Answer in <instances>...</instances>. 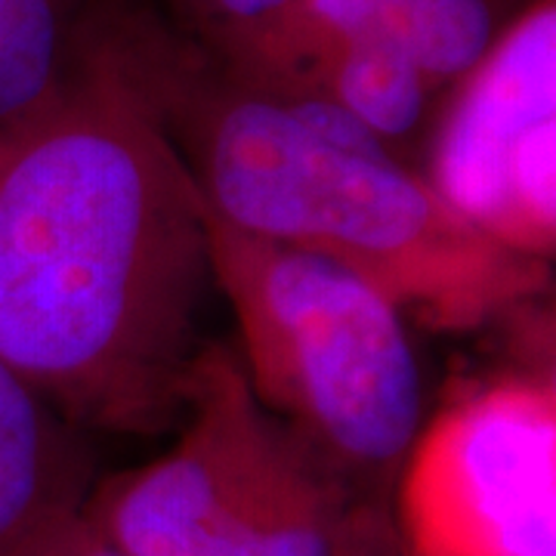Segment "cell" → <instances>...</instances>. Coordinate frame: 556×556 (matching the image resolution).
Segmentation results:
<instances>
[{
    "label": "cell",
    "mask_w": 556,
    "mask_h": 556,
    "mask_svg": "<svg viewBox=\"0 0 556 556\" xmlns=\"http://www.w3.org/2000/svg\"><path fill=\"white\" fill-rule=\"evenodd\" d=\"M399 3L402 0H291L251 31L207 50L251 78L309 90L338 50L393 20Z\"/></svg>",
    "instance_id": "obj_9"
},
{
    "label": "cell",
    "mask_w": 556,
    "mask_h": 556,
    "mask_svg": "<svg viewBox=\"0 0 556 556\" xmlns=\"http://www.w3.org/2000/svg\"><path fill=\"white\" fill-rule=\"evenodd\" d=\"M87 0H0V130L50 97L75 56Z\"/></svg>",
    "instance_id": "obj_10"
},
{
    "label": "cell",
    "mask_w": 556,
    "mask_h": 556,
    "mask_svg": "<svg viewBox=\"0 0 556 556\" xmlns=\"http://www.w3.org/2000/svg\"><path fill=\"white\" fill-rule=\"evenodd\" d=\"M399 541H402V535H399V532L396 535H390L371 556H412L408 551H405V547H402V544H399Z\"/></svg>",
    "instance_id": "obj_14"
},
{
    "label": "cell",
    "mask_w": 556,
    "mask_h": 556,
    "mask_svg": "<svg viewBox=\"0 0 556 556\" xmlns=\"http://www.w3.org/2000/svg\"><path fill=\"white\" fill-rule=\"evenodd\" d=\"M396 514L412 556H556L554 375H501L424 420Z\"/></svg>",
    "instance_id": "obj_5"
},
{
    "label": "cell",
    "mask_w": 556,
    "mask_h": 556,
    "mask_svg": "<svg viewBox=\"0 0 556 556\" xmlns=\"http://www.w3.org/2000/svg\"><path fill=\"white\" fill-rule=\"evenodd\" d=\"M211 288V207L87 16L50 97L0 130V362L84 433H167Z\"/></svg>",
    "instance_id": "obj_1"
},
{
    "label": "cell",
    "mask_w": 556,
    "mask_h": 556,
    "mask_svg": "<svg viewBox=\"0 0 556 556\" xmlns=\"http://www.w3.org/2000/svg\"><path fill=\"white\" fill-rule=\"evenodd\" d=\"M182 22V35L204 47H219L269 20L291 0H170Z\"/></svg>",
    "instance_id": "obj_12"
},
{
    "label": "cell",
    "mask_w": 556,
    "mask_h": 556,
    "mask_svg": "<svg viewBox=\"0 0 556 556\" xmlns=\"http://www.w3.org/2000/svg\"><path fill=\"white\" fill-rule=\"evenodd\" d=\"M309 90L334 102L405 161H412L415 146L433 127L439 109L393 22L350 40L318 72Z\"/></svg>",
    "instance_id": "obj_8"
},
{
    "label": "cell",
    "mask_w": 556,
    "mask_h": 556,
    "mask_svg": "<svg viewBox=\"0 0 556 556\" xmlns=\"http://www.w3.org/2000/svg\"><path fill=\"white\" fill-rule=\"evenodd\" d=\"M424 177L457 217L519 257L556 251V0H529L452 87Z\"/></svg>",
    "instance_id": "obj_6"
},
{
    "label": "cell",
    "mask_w": 556,
    "mask_h": 556,
    "mask_svg": "<svg viewBox=\"0 0 556 556\" xmlns=\"http://www.w3.org/2000/svg\"><path fill=\"white\" fill-rule=\"evenodd\" d=\"M84 430L0 362V556H38L87 510Z\"/></svg>",
    "instance_id": "obj_7"
},
{
    "label": "cell",
    "mask_w": 556,
    "mask_h": 556,
    "mask_svg": "<svg viewBox=\"0 0 556 556\" xmlns=\"http://www.w3.org/2000/svg\"><path fill=\"white\" fill-rule=\"evenodd\" d=\"M529 0H402L393 28L433 97L467 78L492 53Z\"/></svg>",
    "instance_id": "obj_11"
},
{
    "label": "cell",
    "mask_w": 556,
    "mask_h": 556,
    "mask_svg": "<svg viewBox=\"0 0 556 556\" xmlns=\"http://www.w3.org/2000/svg\"><path fill=\"white\" fill-rule=\"evenodd\" d=\"M38 556H124L109 541V538L102 535L100 526L93 522V519L87 517V514H80L68 529H62L60 535L53 538Z\"/></svg>",
    "instance_id": "obj_13"
},
{
    "label": "cell",
    "mask_w": 556,
    "mask_h": 556,
    "mask_svg": "<svg viewBox=\"0 0 556 556\" xmlns=\"http://www.w3.org/2000/svg\"><path fill=\"white\" fill-rule=\"evenodd\" d=\"M211 214L338 260L439 331H473L544 294L551 266L485 239L316 90L244 75L159 20H105Z\"/></svg>",
    "instance_id": "obj_2"
},
{
    "label": "cell",
    "mask_w": 556,
    "mask_h": 556,
    "mask_svg": "<svg viewBox=\"0 0 556 556\" xmlns=\"http://www.w3.org/2000/svg\"><path fill=\"white\" fill-rule=\"evenodd\" d=\"M84 514L124 556H371L396 532L260 405L219 343L201 353L177 442Z\"/></svg>",
    "instance_id": "obj_4"
},
{
    "label": "cell",
    "mask_w": 556,
    "mask_h": 556,
    "mask_svg": "<svg viewBox=\"0 0 556 556\" xmlns=\"http://www.w3.org/2000/svg\"><path fill=\"white\" fill-rule=\"evenodd\" d=\"M211 260L251 393L362 507L390 514L427 420L396 300L338 260L254 239L214 214Z\"/></svg>",
    "instance_id": "obj_3"
}]
</instances>
